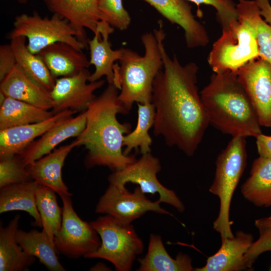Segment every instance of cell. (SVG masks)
Returning a JSON list of instances; mask_svg holds the SVG:
<instances>
[{
  "label": "cell",
  "instance_id": "37",
  "mask_svg": "<svg viewBox=\"0 0 271 271\" xmlns=\"http://www.w3.org/2000/svg\"><path fill=\"white\" fill-rule=\"evenodd\" d=\"M17 65L16 56L11 44L0 46V81L11 72Z\"/></svg>",
  "mask_w": 271,
  "mask_h": 271
},
{
  "label": "cell",
  "instance_id": "11",
  "mask_svg": "<svg viewBox=\"0 0 271 271\" xmlns=\"http://www.w3.org/2000/svg\"><path fill=\"white\" fill-rule=\"evenodd\" d=\"M160 204L158 200L152 201L148 199L139 186L132 193L125 186L109 184L99 198L95 211L110 215L124 224H131L148 211L172 216Z\"/></svg>",
  "mask_w": 271,
  "mask_h": 271
},
{
  "label": "cell",
  "instance_id": "4",
  "mask_svg": "<svg viewBox=\"0 0 271 271\" xmlns=\"http://www.w3.org/2000/svg\"><path fill=\"white\" fill-rule=\"evenodd\" d=\"M159 23L158 29L142 34L141 40L145 53L123 48L119 64L113 66V84L119 90L118 99L123 114H127L134 103L151 102L155 77L162 69L163 63L160 48V37L163 28Z\"/></svg>",
  "mask_w": 271,
  "mask_h": 271
},
{
  "label": "cell",
  "instance_id": "12",
  "mask_svg": "<svg viewBox=\"0 0 271 271\" xmlns=\"http://www.w3.org/2000/svg\"><path fill=\"white\" fill-rule=\"evenodd\" d=\"M261 126L271 127V66L258 57L237 71Z\"/></svg>",
  "mask_w": 271,
  "mask_h": 271
},
{
  "label": "cell",
  "instance_id": "21",
  "mask_svg": "<svg viewBox=\"0 0 271 271\" xmlns=\"http://www.w3.org/2000/svg\"><path fill=\"white\" fill-rule=\"evenodd\" d=\"M0 92L46 110L54 107L50 91L32 80L17 65L1 81Z\"/></svg>",
  "mask_w": 271,
  "mask_h": 271
},
{
  "label": "cell",
  "instance_id": "30",
  "mask_svg": "<svg viewBox=\"0 0 271 271\" xmlns=\"http://www.w3.org/2000/svg\"><path fill=\"white\" fill-rule=\"evenodd\" d=\"M138 120L136 128L123 138V154L129 155L132 150L140 148L141 153L151 152L152 139L149 131L153 127L155 108L152 102L137 103Z\"/></svg>",
  "mask_w": 271,
  "mask_h": 271
},
{
  "label": "cell",
  "instance_id": "10",
  "mask_svg": "<svg viewBox=\"0 0 271 271\" xmlns=\"http://www.w3.org/2000/svg\"><path fill=\"white\" fill-rule=\"evenodd\" d=\"M161 170L159 159L150 152L142 154L139 159L124 169L113 171L109 175L108 180L109 184L119 186H125L129 182L138 184L144 193H158V200L161 203L168 204L179 212H183L184 205L176 193L164 186L158 180L157 175Z\"/></svg>",
  "mask_w": 271,
  "mask_h": 271
},
{
  "label": "cell",
  "instance_id": "35",
  "mask_svg": "<svg viewBox=\"0 0 271 271\" xmlns=\"http://www.w3.org/2000/svg\"><path fill=\"white\" fill-rule=\"evenodd\" d=\"M32 180L19 155L0 159V188Z\"/></svg>",
  "mask_w": 271,
  "mask_h": 271
},
{
  "label": "cell",
  "instance_id": "38",
  "mask_svg": "<svg viewBox=\"0 0 271 271\" xmlns=\"http://www.w3.org/2000/svg\"><path fill=\"white\" fill-rule=\"evenodd\" d=\"M255 138L259 156L271 160V136L262 133Z\"/></svg>",
  "mask_w": 271,
  "mask_h": 271
},
{
  "label": "cell",
  "instance_id": "26",
  "mask_svg": "<svg viewBox=\"0 0 271 271\" xmlns=\"http://www.w3.org/2000/svg\"><path fill=\"white\" fill-rule=\"evenodd\" d=\"M244 198L257 207L271 206V160L259 156L241 187Z\"/></svg>",
  "mask_w": 271,
  "mask_h": 271
},
{
  "label": "cell",
  "instance_id": "41",
  "mask_svg": "<svg viewBox=\"0 0 271 271\" xmlns=\"http://www.w3.org/2000/svg\"><path fill=\"white\" fill-rule=\"evenodd\" d=\"M29 0H17L18 2L20 4H26ZM45 3L48 0H43Z\"/></svg>",
  "mask_w": 271,
  "mask_h": 271
},
{
  "label": "cell",
  "instance_id": "9",
  "mask_svg": "<svg viewBox=\"0 0 271 271\" xmlns=\"http://www.w3.org/2000/svg\"><path fill=\"white\" fill-rule=\"evenodd\" d=\"M71 196H61L62 219L54 242L58 253L71 258H78L96 250L101 240L90 223L82 220L74 209Z\"/></svg>",
  "mask_w": 271,
  "mask_h": 271
},
{
  "label": "cell",
  "instance_id": "3",
  "mask_svg": "<svg viewBox=\"0 0 271 271\" xmlns=\"http://www.w3.org/2000/svg\"><path fill=\"white\" fill-rule=\"evenodd\" d=\"M209 124L232 137L262 133L256 112L236 72H213L200 92Z\"/></svg>",
  "mask_w": 271,
  "mask_h": 271
},
{
  "label": "cell",
  "instance_id": "16",
  "mask_svg": "<svg viewBox=\"0 0 271 271\" xmlns=\"http://www.w3.org/2000/svg\"><path fill=\"white\" fill-rule=\"evenodd\" d=\"M75 113L67 109L42 121L0 130V159L20 155L36 138Z\"/></svg>",
  "mask_w": 271,
  "mask_h": 271
},
{
  "label": "cell",
  "instance_id": "8",
  "mask_svg": "<svg viewBox=\"0 0 271 271\" xmlns=\"http://www.w3.org/2000/svg\"><path fill=\"white\" fill-rule=\"evenodd\" d=\"M18 36L27 38V48L34 54L57 42L66 43L81 51L87 46L77 39L76 31L71 24L56 14L51 17H42L34 11L32 15L17 16L8 38L11 40Z\"/></svg>",
  "mask_w": 271,
  "mask_h": 271
},
{
  "label": "cell",
  "instance_id": "23",
  "mask_svg": "<svg viewBox=\"0 0 271 271\" xmlns=\"http://www.w3.org/2000/svg\"><path fill=\"white\" fill-rule=\"evenodd\" d=\"M40 185L32 180L0 188V213L24 211L33 217L34 226L42 227L36 200V193Z\"/></svg>",
  "mask_w": 271,
  "mask_h": 271
},
{
  "label": "cell",
  "instance_id": "13",
  "mask_svg": "<svg viewBox=\"0 0 271 271\" xmlns=\"http://www.w3.org/2000/svg\"><path fill=\"white\" fill-rule=\"evenodd\" d=\"M91 74L87 68L68 76L56 79L50 91L54 102L52 111L56 114L70 109L74 111H84L95 97L94 92L104 84V80L89 82Z\"/></svg>",
  "mask_w": 271,
  "mask_h": 271
},
{
  "label": "cell",
  "instance_id": "6",
  "mask_svg": "<svg viewBox=\"0 0 271 271\" xmlns=\"http://www.w3.org/2000/svg\"><path fill=\"white\" fill-rule=\"evenodd\" d=\"M90 223L98 234L101 244L96 250L84 257L107 260L117 271L131 270L135 258L144 248L133 226L106 214Z\"/></svg>",
  "mask_w": 271,
  "mask_h": 271
},
{
  "label": "cell",
  "instance_id": "5",
  "mask_svg": "<svg viewBox=\"0 0 271 271\" xmlns=\"http://www.w3.org/2000/svg\"><path fill=\"white\" fill-rule=\"evenodd\" d=\"M246 161V141L243 137H232L216 158L214 178L209 191L219 199V213L213 226L221 240L234 236L231 228L233 222L229 218L230 207Z\"/></svg>",
  "mask_w": 271,
  "mask_h": 271
},
{
  "label": "cell",
  "instance_id": "15",
  "mask_svg": "<svg viewBox=\"0 0 271 271\" xmlns=\"http://www.w3.org/2000/svg\"><path fill=\"white\" fill-rule=\"evenodd\" d=\"M100 0H48L49 10L67 20L76 31L77 39L87 45L85 29L94 34L100 23Z\"/></svg>",
  "mask_w": 271,
  "mask_h": 271
},
{
  "label": "cell",
  "instance_id": "24",
  "mask_svg": "<svg viewBox=\"0 0 271 271\" xmlns=\"http://www.w3.org/2000/svg\"><path fill=\"white\" fill-rule=\"evenodd\" d=\"M20 216L16 215L6 227L0 228V271H26L36 261L18 243L16 235Z\"/></svg>",
  "mask_w": 271,
  "mask_h": 271
},
{
  "label": "cell",
  "instance_id": "36",
  "mask_svg": "<svg viewBox=\"0 0 271 271\" xmlns=\"http://www.w3.org/2000/svg\"><path fill=\"white\" fill-rule=\"evenodd\" d=\"M195 4L198 7L204 4L213 7L216 11V16L222 31L229 29L238 20L236 4L233 0H186Z\"/></svg>",
  "mask_w": 271,
  "mask_h": 271
},
{
  "label": "cell",
  "instance_id": "14",
  "mask_svg": "<svg viewBox=\"0 0 271 271\" xmlns=\"http://www.w3.org/2000/svg\"><path fill=\"white\" fill-rule=\"evenodd\" d=\"M154 7L170 23L184 31L189 48L206 46L210 42L205 27L194 16L192 7L186 0H143Z\"/></svg>",
  "mask_w": 271,
  "mask_h": 271
},
{
  "label": "cell",
  "instance_id": "22",
  "mask_svg": "<svg viewBox=\"0 0 271 271\" xmlns=\"http://www.w3.org/2000/svg\"><path fill=\"white\" fill-rule=\"evenodd\" d=\"M55 78L75 74L90 65L82 51L64 42H57L37 54Z\"/></svg>",
  "mask_w": 271,
  "mask_h": 271
},
{
  "label": "cell",
  "instance_id": "20",
  "mask_svg": "<svg viewBox=\"0 0 271 271\" xmlns=\"http://www.w3.org/2000/svg\"><path fill=\"white\" fill-rule=\"evenodd\" d=\"M253 242V235L239 231L232 237L221 240V245L208 257L205 265L196 271H240L247 269L245 254Z\"/></svg>",
  "mask_w": 271,
  "mask_h": 271
},
{
  "label": "cell",
  "instance_id": "39",
  "mask_svg": "<svg viewBox=\"0 0 271 271\" xmlns=\"http://www.w3.org/2000/svg\"><path fill=\"white\" fill-rule=\"evenodd\" d=\"M259 9V14L263 20L271 25V5L269 0H256Z\"/></svg>",
  "mask_w": 271,
  "mask_h": 271
},
{
  "label": "cell",
  "instance_id": "33",
  "mask_svg": "<svg viewBox=\"0 0 271 271\" xmlns=\"http://www.w3.org/2000/svg\"><path fill=\"white\" fill-rule=\"evenodd\" d=\"M254 225L258 231L259 236L250 245L244 256L248 269L252 268L260 254L271 251V215L256 219Z\"/></svg>",
  "mask_w": 271,
  "mask_h": 271
},
{
  "label": "cell",
  "instance_id": "29",
  "mask_svg": "<svg viewBox=\"0 0 271 271\" xmlns=\"http://www.w3.org/2000/svg\"><path fill=\"white\" fill-rule=\"evenodd\" d=\"M54 114L52 111L7 97L0 105V130L42 121Z\"/></svg>",
  "mask_w": 271,
  "mask_h": 271
},
{
  "label": "cell",
  "instance_id": "19",
  "mask_svg": "<svg viewBox=\"0 0 271 271\" xmlns=\"http://www.w3.org/2000/svg\"><path fill=\"white\" fill-rule=\"evenodd\" d=\"M113 31V27L101 21L93 38L88 41L90 65L95 67L94 72L89 77V82L99 80L105 76L108 84H113L114 62L120 59L123 52L122 47L117 50L111 48L109 36Z\"/></svg>",
  "mask_w": 271,
  "mask_h": 271
},
{
  "label": "cell",
  "instance_id": "25",
  "mask_svg": "<svg viewBox=\"0 0 271 271\" xmlns=\"http://www.w3.org/2000/svg\"><path fill=\"white\" fill-rule=\"evenodd\" d=\"M138 271H192L195 268L188 255L179 252L175 258L167 251L160 235H150L147 253L138 259Z\"/></svg>",
  "mask_w": 271,
  "mask_h": 271
},
{
  "label": "cell",
  "instance_id": "32",
  "mask_svg": "<svg viewBox=\"0 0 271 271\" xmlns=\"http://www.w3.org/2000/svg\"><path fill=\"white\" fill-rule=\"evenodd\" d=\"M36 200L42 230L54 241L55 235L61 228L62 219V208L57 203L56 192L40 185L36 193Z\"/></svg>",
  "mask_w": 271,
  "mask_h": 271
},
{
  "label": "cell",
  "instance_id": "18",
  "mask_svg": "<svg viewBox=\"0 0 271 271\" xmlns=\"http://www.w3.org/2000/svg\"><path fill=\"white\" fill-rule=\"evenodd\" d=\"M77 146H80V142L76 139L68 145L55 148L48 154L27 166L32 179L40 185L53 190L60 197L72 196L63 181L62 170L68 155Z\"/></svg>",
  "mask_w": 271,
  "mask_h": 271
},
{
  "label": "cell",
  "instance_id": "17",
  "mask_svg": "<svg viewBox=\"0 0 271 271\" xmlns=\"http://www.w3.org/2000/svg\"><path fill=\"white\" fill-rule=\"evenodd\" d=\"M86 124L85 111L78 115L67 118L54 125L38 140L33 141L19 155L24 164L27 166L48 154L61 143L79 136Z\"/></svg>",
  "mask_w": 271,
  "mask_h": 271
},
{
  "label": "cell",
  "instance_id": "40",
  "mask_svg": "<svg viewBox=\"0 0 271 271\" xmlns=\"http://www.w3.org/2000/svg\"><path fill=\"white\" fill-rule=\"evenodd\" d=\"M110 268L103 263H98L90 268V270H110Z\"/></svg>",
  "mask_w": 271,
  "mask_h": 271
},
{
  "label": "cell",
  "instance_id": "7",
  "mask_svg": "<svg viewBox=\"0 0 271 271\" xmlns=\"http://www.w3.org/2000/svg\"><path fill=\"white\" fill-rule=\"evenodd\" d=\"M238 15V21L222 31L209 52L208 63L213 72H236L243 65L259 57L254 28L247 18Z\"/></svg>",
  "mask_w": 271,
  "mask_h": 271
},
{
  "label": "cell",
  "instance_id": "31",
  "mask_svg": "<svg viewBox=\"0 0 271 271\" xmlns=\"http://www.w3.org/2000/svg\"><path fill=\"white\" fill-rule=\"evenodd\" d=\"M236 4L238 14L247 18L253 25L259 50V57L271 66V25L262 19L256 0H238Z\"/></svg>",
  "mask_w": 271,
  "mask_h": 271
},
{
  "label": "cell",
  "instance_id": "2",
  "mask_svg": "<svg viewBox=\"0 0 271 271\" xmlns=\"http://www.w3.org/2000/svg\"><path fill=\"white\" fill-rule=\"evenodd\" d=\"M119 92L113 84H108L85 110V126L77 139L88 151L85 159L87 168L103 166L118 171L137 159L123 154V138L130 131L131 125L117 120V114H123Z\"/></svg>",
  "mask_w": 271,
  "mask_h": 271
},
{
  "label": "cell",
  "instance_id": "34",
  "mask_svg": "<svg viewBox=\"0 0 271 271\" xmlns=\"http://www.w3.org/2000/svg\"><path fill=\"white\" fill-rule=\"evenodd\" d=\"M98 7L101 21L120 31L128 29L131 17L123 5L122 0H100Z\"/></svg>",
  "mask_w": 271,
  "mask_h": 271
},
{
  "label": "cell",
  "instance_id": "1",
  "mask_svg": "<svg viewBox=\"0 0 271 271\" xmlns=\"http://www.w3.org/2000/svg\"><path fill=\"white\" fill-rule=\"evenodd\" d=\"M162 29L160 48L163 66L154 81L151 102L155 108L153 133L162 137L188 157L198 148L209 125L197 86L198 65H182L176 55L171 57L164 46Z\"/></svg>",
  "mask_w": 271,
  "mask_h": 271
},
{
  "label": "cell",
  "instance_id": "27",
  "mask_svg": "<svg viewBox=\"0 0 271 271\" xmlns=\"http://www.w3.org/2000/svg\"><path fill=\"white\" fill-rule=\"evenodd\" d=\"M16 237L19 244L28 255L37 258L41 264L51 271H65L60 262L54 244L43 230L25 231L18 229Z\"/></svg>",
  "mask_w": 271,
  "mask_h": 271
},
{
  "label": "cell",
  "instance_id": "28",
  "mask_svg": "<svg viewBox=\"0 0 271 271\" xmlns=\"http://www.w3.org/2000/svg\"><path fill=\"white\" fill-rule=\"evenodd\" d=\"M26 39L24 36H18L10 40L17 65L34 82L51 91L55 85L56 79L40 57L28 50Z\"/></svg>",
  "mask_w": 271,
  "mask_h": 271
},
{
  "label": "cell",
  "instance_id": "42",
  "mask_svg": "<svg viewBox=\"0 0 271 271\" xmlns=\"http://www.w3.org/2000/svg\"><path fill=\"white\" fill-rule=\"evenodd\" d=\"M270 270H271V267H270Z\"/></svg>",
  "mask_w": 271,
  "mask_h": 271
}]
</instances>
